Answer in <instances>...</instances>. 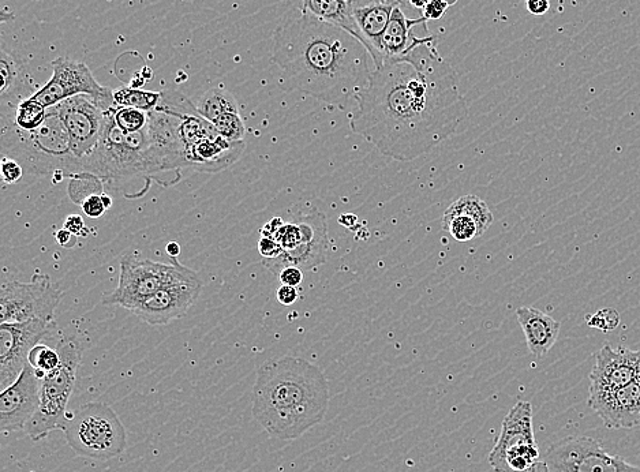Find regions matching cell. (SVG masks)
Returning a JSON list of instances; mask_svg holds the SVG:
<instances>
[{
	"mask_svg": "<svg viewBox=\"0 0 640 472\" xmlns=\"http://www.w3.org/2000/svg\"><path fill=\"white\" fill-rule=\"evenodd\" d=\"M202 291L200 277L170 284L133 310L134 316L149 325H167L189 312Z\"/></svg>",
	"mask_w": 640,
	"mask_h": 472,
	"instance_id": "obj_17",
	"label": "cell"
},
{
	"mask_svg": "<svg viewBox=\"0 0 640 472\" xmlns=\"http://www.w3.org/2000/svg\"><path fill=\"white\" fill-rule=\"evenodd\" d=\"M526 9L533 16H544L550 9V0H526Z\"/></svg>",
	"mask_w": 640,
	"mask_h": 472,
	"instance_id": "obj_41",
	"label": "cell"
},
{
	"mask_svg": "<svg viewBox=\"0 0 640 472\" xmlns=\"http://www.w3.org/2000/svg\"><path fill=\"white\" fill-rule=\"evenodd\" d=\"M0 146L3 155L18 161L28 174L54 175L56 183L84 172L56 107L48 108L46 122L31 131L20 129L10 114H2Z\"/></svg>",
	"mask_w": 640,
	"mask_h": 472,
	"instance_id": "obj_4",
	"label": "cell"
},
{
	"mask_svg": "<svg viewBox=\"0 0 640 472\" xmlns=\"http://www.w3.org/2000/svg\"><path fill=\"white\" fill-rule=\"evenodd\" d=\"M48 108L40 104L39 101L28 97V99H22L16 110L11 112H3V114H10L14 123L20 129L31 131L37 129L46 122Z\"/></svg>",
	"mask_w": 640,
	"mask_h": 472,
	"instance_id": "obj_28",
	"label": "cell"
},
{
	"mask_svg": "<svg viewBox=\"0 0 640 472\" xmlns=\"http://www.w3.org/2000/svg\"><path fill=\"white\" fill-rule=\"evenodd\" d=\"M0 172H2L3 182L9 183V185L20 182L22 176L25 174L21 164L7 156H5L2 164H0Z\"/></svg>",
	"mask_w": 640,
	"mask_h": 472,
	"instance_id": "obj_34",
	"label": "cell"
},
{
	"mask_svg": "<svg viewBox=\"0 0 640 472\" xmlns=\"http://www.w3.org/2000/svg\"><path fill=\"white\" fill-rule=\"evenodd\" d=\"M63 433L77 456L88 459H114L127 445L125 426L106 403H86L69 414Z\"/></svg>",
	"mask_w": 640,
	"mask_h": 472,
	"instance_id": "obj_7",
	"label": "cell"
},
{
	"mask_svg": "<svg viewBox=\"0 0 640 472\" xmlns=\"http://www.w3.org/2000/svg\"><path fill=\"white\" fill-rule=\"evenodd\" d=\"M590 373V393L615 391L640 377V350L604 344Z\"/></svg>",
	"mask_w": 640,
	"mask_h": 472,
	"instance_id": "obj_18",
	"label": "cell"
},
{
	"mask_svg": "<svg viewBox=\"0 0 640 472\" xmlns=\"http://www.w3.org/2000/svg\"><path fill=\"white\" fill-rule=\"evenodd\" d=\"M212 125L215 126L219 136L226 138L227 141L242 142L245 138L246 126L239 114L224 115Z\"/></svg>",
	"mask_w": 640,
	"mask_h": 472,
	"instance_id": "obj_32",
	"label": "cell"
},
{
	"mask_svg": "<svg viewBox=\"0 0 640 472\" xmlns=\"http://www.w3.org/2000/svg\"><path fill=\"white\" fill-rule=\"evenodd\" d=\"M351 14L359 32L363 37V44L369 50L374 66L383 65L381 55V40L387 28L392 13L403 0H348Z\"/></svg>",
	"mask_w": 640,
	"mask_h": 472,
	"instance_id": "obj_20",
	"label": "cell"
},
{
	"mask_svg": "<svg viewBox=\"0 0 640 472\" xmlns=\"http://www.w3.org/2000/svg\"><path fill=\"white\" fill-rule=\"evenodd\" d=\"M119 268L121 273H119L118 287L110 294L104 295L103 303L122 306L130 312L162 288L200 277L193 269L182 265L178 258H171V264H162V262L138 256L136 253H127L122 256Z\"/></svg>",
	"mask_w": 640,
	"mask_h": 472,
	"instance_id": "obj_9",
	"label": "cell"
},
{
	"mask_svg": "<svg viewBox=\"0 0 640 472\" xmlns=\"http://www.w3.org/2000/svg\"><path fill=\"white\" fill-rule=\"evenodd\" d=\"M589 407L609 429L640 426V377L615 391L590 393Z\"/></svg>",
	"mask_w": 640,
	"mask_h": 472,
	"instance_id": "obj_19",
	"label": "cell"
},
{
	"mask_svg": "<svg viewBox=\"0 0 640 472\" xmlns=\"http://www.w3.org/2000/svg\"><path fill=\"white\" fill-rule=\"evenodd\" d=\"M163 92L144 91L137 88H119L114 91L116 106L136 108L145 112L156 110L162 100Z\"/></svg>",
	"mask_w": 640,
	"mask_h": 472,
	"instance_id": "obj_27",
	"label": "cell"
},
{
	"mask_svg": "<svg viewBox=\"0 0 640 472\" xmlns=\"http://www.w3.org/2000/svg\"><path fill=\"white\" fill-rule=\"evenodd\" d=\"M65 228L74 236H86L89 231L86 230L84 219L78 215H71L65 220Z\"/></svg>",
	"mask_w": 640,
	"mask_h": 472,
	"instance_id": "obj_39",
	"label": "cell"
},
{
	"mask_svg": "<svg viewBox=\"0 0 640 472\" xmlns=\"http://www.w3.org/2000/svg\"><path fill=\"white\" fill-rule=\"evenodd\" d=\"M116 108L107 111L100 140L93 152L81 160L82 170L106 181H121L137 175H148L147 127L138 133H125L114 121Z\"/></svg>",
	"mask_w": 640,
	"mask_h": 472,
	"instance_id": "obj_6",
	"label": "cell"
},
{
	"mask_svg": "<svg viewBox=\"0 0 640 472\" xmlns=\"http://www.w3.org/2000/svg\"><path fill=\"white\" fill-rule=\"evenodd\" d=\"M516 318L525 333L527 347L533 357L544 358L559 339L560 322L535 307H519Z\"/></svg>",
	"mask_w": 640,
	"mask_h": 472,
	"instance_id": "obj_22",
	"label": "cell"
},
{
	"mask_svg": "<svg viewBox=\"0 0 640 472\" xmlns=\"http://www.w3.org/2000/svg\"><path fill=\"white\" fill-rule=\"evenodd\" d=\"M298 297L297 287L284 286L283 284L278 290V301L282 303L283 306L294 305V303L298 301Z\"/></svg>",
	"mask_w": 640,
	"mask_h": 472,
	"instance_id": "obj_40",
	"label": "cell"
},
{
	"mask_svg": "<svg viewBox=\"0 0 640 472\" xmlns=\"http://www.w3.org/2000/svg\"><path fill=\"white\" fill-rule=\"evenodd\" d=\"M544 462L549 472H640L639 466L612 455L600 440L570 436L550 445Z\"/></svg>",
	"mask_w": 640,
	"mask_h": 472,
	"instance_id": "obj_12",
	"label": "cell"
},
{
	"mask_svg": "<svg viewBox=\"0 0 640 472\" xmlns=\"http://www.w3.org/2000/svg\"><path fill=\"white\" fill-rule=\"evenodd\" d=\"M426 22L428 21L424 17L418 18V20H410L403 13L402 6L396 7L387 28H385L383 40H381L383 61L403 58L410 51H413L415 47H418L419 44L424 43L426 37L419 39L414 33V28L419 24L426 26Z\"/></svg>",
	"mask_w": 640,
	"mask_h": 472,
	"instance_id": "obj_23",
	"label": "cell"
},
{
	"mask_svg": "<svg viewBox=\"0 0 640 472\" xmlns=\"http://www.w3.org/2000/svg\"><path fill=\"white\" fill-rule=\"evenodd\" d=\"M301 2L302 14H310L318 20L339 26L363 43V37L355 24L348 0H301Z\"/></svg>",
	"mask_w": 640,
	"mask_h": 472,
	"instance_id": "obj_24",
	"label": "cell"
},
{
	"mask_svg": "<svg viewBox=\"0 0 640 472\" xmlns=\"http://www.w3.org/2000/svg\"><path fill=\"white\" fill-rule=\"evenodd\" d=\"M439 40L426 37L403 58L376 67L355 99L351 130L389 159L426 155L454 136L469 115L458 77L437 51Z\"/></svg>",
	"mask_w": 640,
	"mask_h": 472,
	"instance_id": "obj_1",
	"label": "cell"
},
{
	"mask_svg": "<svg viewBox=\"0 0 640 472\" xmlns=\"http://www.w3.org/2000/svg\"><path fill=\"white\" fill-rule=\"evenodd\" d=\"M56 350L61 355V363L41 381L39 410L25 427V433L33 441L43 440L54 430L63 432L69 417L67 404L76 387L84 347L76 336H65Z\"/></svg>",
	"mask_w": 640,
	"mask_h": 472,
	"instance_id": "obj_5",
	"label": "cell"
},
{
	"mask_svg": "<svg viewBox=\"0 0 640 472\" xmlns=\"http://www.w3.org/2000/svg\"><path fill=\"white\" fill-rule=\"evenodd\" d=\"M329 399L320 367L297 357L269 359L258 367L252 414L269 436L294 441L324 421Z\"/></svg>",
	"mask_w": 640,
	"mask_h": 472,
	"instance_id": "obj_3",
	"label": "cell"
},
{
	"mask_svg": "<svg viewBox=\"0 0 640 472\" xmlns=\"http://www.w3.org/2000/svg\"><path fill=\"white\" fill-rule=\"evenodd\" d=\"M116 126L125 133H138L148 126L149 112L136 108L118 107L114 112Z\"/></svg>",
	"mask_w": 640,
	"mask_h": 472,
	"instance_id": "obj_31",
	"label": "cell"
},
{
	"mask_svg": "<svg viewBox=\"0 0 640 472\" xmlns=\"http://www.w3.org/2000/svg\"><path fill=\"white\" fill-rule=\"evenodd\" d=\"M540 456L534 437L533 407L520 400L505 415L489 464L494 472H549Z\"/></svg>",
	"mask_w": 640,
	"mask_h": 472,
	"instance_id": "obj_10",
	"label": "cell"
},
{
	"mask_svg": "<svg viewBox=\"0 0 640 472\" xmlns=\"http://www.w3.org/2000/svg\"><path fill=\"white\" fill-rule=\"evenodd\" d=\"M451 6V3L447 2V0H432V2L422 10V17H424L426 21L441 20Z\"/></svg>",
	"mask_w": 640,
	"mask_h": 472,
	"instance_id": "obj_37",
	"label": "cell"
},
{
	"mask_svg": "<svg viewBox=\"0 0 640 472\" xmlns=\"http://www.w3.org/2000/svg\"><path fill=\"white\" fill-rule=\"evenodd\" d=\"M55 107L69 133L74 155L84 159L93 152L100 140L107 110L88 95L70 97Z\"/></svg>",
	"mask_w": 640,
	"mask_h": 472,
	"instance_id": "obj_15",
	"label": "cell"
},
{
	"mask_svg": "<svg viewBox=\"0 0 640 472\" xmlns=\"http://www.w3.org/2000/svg\"><path fill=\"white\" fill-rule=\"evenodd\" d=\"M59 363H61V355L58 350H54L46 344H37L29 354V365L35 367L41 380L46 377L47 373L55 370Z\"/></svg>",
	"mask_w": 640,
	"mask_h": 472,
	"instance_id": "obj_30",
	"label": "cell"
},
{
	"mask_svg": "<svg viewBox=\"0 0 640 472\" xmlns=\"http://www.w3.org/2000/svg\"><path fill=\"white\" fill-rule=\"evenodd\" d=\"M88 95L99 101L104 110H114V91L100 85L85 63L58 58L54 61L52 77L43 88L31 96L46 108L58 106L70 97Z\"/></svg>",
	"mask_w": 640,
	"mask_h": 472,
	"instance_id": "obj_13",
	"label": "cell"
},
{
	"mask_svg": "<svg viewBox=\"0 0 640 472\" xmlns=\"http://www.w3.org/2000/svg\"><path fill=\"white\" fill-rule=\"evenodd\" d=\"M243 151L245 142H230L216 134L187 149L186 168L197 172H220L238 161Z\"/></svg>",
	"mask_w": 640,
	"mask_h": 472,
	"instance_id": "obj_21",
	"label": "cell"
},
{
	"mask_svg": "<svg viewBox=\"0 0 640 472\" xmlns=\"http://www.w3.org/2000/svg\"><path fill=\"white\" fill-rule=\"evenodd\" d=\"M63 291L51 277L36 273L32 282L7 280L0 288V324L41 320L52 322Z\"/></svg>",
	"mask_w": 640,
	"mask_h": 472,
	"instance_id": "obj_11",
	"label": "cell"
},
{
	"mask_svg": "<svg viewBox=\"0 0 640 472\" xmlns=\"http://www.w3.org/2000/svg\"><path fill=\"white\" fill-rule=\"evenodd\" d=\"M279 279L284 286L291 287H299L302 284L303 280V272L302 269L297 267H287L284 268L282 272L279 273Z\"/></svg>",
	"mask_w": 640,
	"mask_h": 472,
	"instance_id": "obj_38",
	"label": "cell"
},
{
	"mask_svg": "<svg viewBox=\"0 0 640 472\" xmlns=\"http://www.w3.org/2000/svg\"><path fill=\"white\" fill-rule=\"evenodd\" d=\"M51 322L31 320L0 325V389L5 391L29 365V354L50 331Z\"/></svg>",
	"mask_w": 640,
	"mask_h": 472,
	"instance_id": "obj_14",
	"label": "cell"
},
{
	"mask_svg": "<svg viewBox=\"0 0 640 472\" xmlns=\"http://www.w3.org/2000/svg\"><path fill=\"white\" fill-rule=\"evenodd\" d=\"M587 327L598 329V331L609 333L615 331L620 325V314L612 307L598 310L597 313L589 314L585 318Z\"/></svg>",
	"mask_w": 640,
	"mask_h": 472,
	"instance_id": "obj_33",
	"label": "cell"
},
{
	"mask_svg": "<svg viewBox=\"0 0 640 472\" xmlns=\"http://www.w3.org/2000/svg\"><path fill=\"white\" fill-rule=\"evenodd\" d=\"M443 230L458 242H470L482 236L478 224L469 216H443Z\"/></svg>",
	"mask_w": 640,
	"mask_h": 472,
	"instance_id": "obj_29",
	"label": "cell"
},
{
	"mask_svg": "<svg viewBox=\"0 0 640 472\" xmlns=\"http://www.w3.org/2000/svg\"><path fill=\"white\" fill-rule=\"evenodd\" d=\"M369 56L357 37L310 14L283 22L273 35L283 88L328 106H347L369 85Z\"/></svg>",
	"mask_w": 640,
	"mask_h": 472,
	"instance_id": "obj_2",
	"label": "cell"
},
{
	"mask_svg": "<svg viewBox=\"0 0 640 472\" xmlns=\"http://www.w3.org/2000/svg\"><path fill=\"white\" fill-rule=\"evenodd\" d=\"M56 242L63 247L69 246L71 239H74V235L71 234L70 231H67L66 228L63 230H59L55 235Z\"/></svg>",
	"mask_w": 640,
	"mask_h": 472,
	"instance_id": "obj_42",
	"label": "cell"
},
{
	"mask_svg": "<svg viewBox=\"0 0 640 472\" xmlns=\"http://www.w3.org/2000/svg\"><path fill=\"white\" fill-rule=\"evenodd\" d=\"M101 197H103L104 205H106V208L110 209L112 206L111 197H108L107 194H104V193H103V196Z\"/></svg>",
	"mask_w": 640,
	"mask_h": 472,
	"instance_id": "obj_45",
	"label": "cell"
},
{
	"mask_svg": "<svg viewBox=\"0 0 640 472\" xmlns=\"http://www.w3.org/2000/svg\"><path fill=\"white\" fill-rule=\"evenodd\" d=\"M41 378L28 365L9 388L0 395V429L2 432H25L40 406Z\"/></svg>",
	"mask_w": 640,
	"mask_h": 472,
	"instance_id": "obj_16",
	"label": "cell"
},
{
	"mask_svg": "<svg viewBox=\"0 0 640 472\" xmlns=\"http://www.w3.org/2000/svg\"><path fill=\"white\" fill-rule=\"evenodd\" d=\"M101 196H103V194H95V196L88 197L82 202L81 208L86 216L92 217V219H99V217L106 213L107 208Z\"/></svg>",
	"mask_w": 640,
	"mask_h": 472,
	"instance_id": "obj_35",
	"label": "cell"
},
{
	"mask_svg": "<svg viewBox=\"0 0 640 472\" xmlns=\"http://www.w3.org/2000/svg\"><path fill=\"white\" fill-rule=\"evenodd\" d=\"M166 252L171 258H178L181 254V246L177 242H170L166 247Z\"/></svg>",
	"mask_w": 640,
	"mask_h": 472,
	"instance_id": "obj_43",
	"label": "cell"
},
{
	"mask_svg": "<svg viewBox=\"0 0 640 472\" xmlns=\"http://www.w3.org/2000/svg\"><path fill=\"white\" fill-rule=\"evenodd\" d=\"M272 238L280 243L283 252L272 260H263V265L275 276L287 267L310 271L327 261L331 245L327 217L317 209L295 213L293 219L283 223Z\"/></svg>",
	"mask_w": 640,
	"mask_h": 472,
	"instance_id": "obj_8",
	"label": "cell"
},
{
	"mask_svg": "<svg viewBox=\"0 0 640 472\" xmlns=\"http://www.w3.org/2000/svg\"><path fill=\"white\" fill-rule=\"evenodd\" d=\"M258 252H260L263 260H272V258L279 257L283 249L276 239L269 238V236H261L260 242H258Z\"/></svg>",
	"mask_w": 640,
	"mask_h": 472,
	"instance_id": "obj_36",
	"label": "cell"
},
{
	"mask_svg": "<svg viewBox=\"0 0 640 472\" xmlns=\"http://www.w3.org/2000/svg\"><path fill=\"white\" fill-rule=\"evenodd\" d=\"M407 2H409L411 6L415 7V9L424 10L432 0H407Z\"/></svg>",
	"mask_w": 640,
	"mask_h": 472,
	"instance_id": "obj_44",
	"label": "cell"
},
{
	"mask_svg": "<svg viewBox=\"0 0 640 472\" xmlns=\"http://www.w3.org/2000/svg\"><path fill=\"white\" fill-rule=\"evenodd\" d=\"M198 114L213 123L228 114H239L238 101L231 92L223 88H213L204 93L196 103Z\"/></svg>",
	"mask_w": 640,
	"mask_h": 472,
	"instance_id": "obj_25",
	"label": "cell"
},
{
	"mask_svg": "<svg viewBox=\"0 0 640 472\" xmlns=\"http://www.w3.org/2000/svg\"><path fill=\"white\" fill-rule=\"evenodd\" d=\"M458 215L471 217L478 224L482 235L489 230L493 223V215L488 204L473 194L460 197L459 200L452 202L444 213L445 217Z\"/></svg>",
	"mask_w": 640,
	"mask_h": 472,
	"instance_id": "obj_26",
	"label": "cell"
}]
</instances>
